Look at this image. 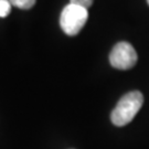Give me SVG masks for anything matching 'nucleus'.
<instances>
[{
	"mask_svg": "<svg viewBox=\"0 0 149 149\" xmlns=\"http://www.w3.org/2000/svg\"><path fill=\"white\" fill-rule=\"evenodd\" d=\"M70 3H73V5H76L79 7H82V8L88 9L93 3V0H71Z\"/></svg>",
	"mask_w": 149,
	"mask_h": 149,
	"instance_id": "423d86ee",
	"label": "nucleus"
},
{
	"mask_svg": "<svg viewBox=\"0 0 149 149\" xmlns=\"http://www.w3.org/2000/svg\"><path fill=\"white\" fill-rule=\"evenodd\" d=\"M137 53L128 42L117 43L109 54V62L113 68L118 70H129L137 63Z\"/></svg>",
	"mask_w": 149,
	"mask_h": 149,
	"instance_id": "7ed1b4c3",
	"label": "nucleus"
},
{
	"mask_svg": "<svg viewBox=\"0 0 149 149\" xmlns=\"http://www.w3.org/2000/svg\"><path fill=\"white\" fill-rule=\"evenodd\" d=\"M9 1L12 6H15L19 9H23V10L31 9L36 3V0H9Z\"/></svg>",
	"mask_w": 149,
	"mask_h": 149,
	"instance_id": "20e7f679",
	"label": "nucleus"
},
{
	"mask_svg": "<svg viewBox=\"0 0 149 149\" xmlns=\"http://www.w3.org/2000/svg\"><path fill=\"white\" fill-rule=\"evenodd\" d=\"M87 19H88L87 9L73 3H69L61 13L60 26L64 33L71 37H74L80 33V31L85 26Z\"/></svg>",
	"mask_w": 149,
	"mask_h": 149,
	"instance_id": "f03ea898",
	"label": "nucleus"
},
{
	"mask_svg": "<svg viewBox=\"0 0 149 149\" xmlns=\"http://www.w3.org/2000/svg\"><path fill=\"white\" fill-rule=\"evenodd\" d=\"M147 2H148V5H149V0H147Z\"/></svg>",
	"mask_w": 149,
	"mask_h": 149,
	"instance_id": "0eeeda50",
	"label": "nucleus"
},
{
	"mask_svg": "<svg viewBox=\"0 0 149 149\" xmlns=\"http://www.w3.org/2000/svg\"><path fill=\"white\" fill-rule=\"evenodd\" d=\"M11 6L9 0H0V18H5L10 13Z\"/></svg>",
	"mask_w": 149,
	"mask_h": 149,
	"instance_id": "39448f33",
	"label": "nucleus"
},
{
	"mask_svg": "<svg viewBox=\"0 0 149 149\" xmlns=\"http://www.w3.org/2000/svg\"><path fill=\"white\" fill-rule=\"evenodd\" d=\"M144 104V96L139 91H132L123 96L111 114V120L115 126L122 127L134 119Z\"/></svg>",
	"mask_w": 149,
	"mask_h": 149,
	"instance_id": "f257e3e1",
	"label": "nucleus"
}]
</instances>
